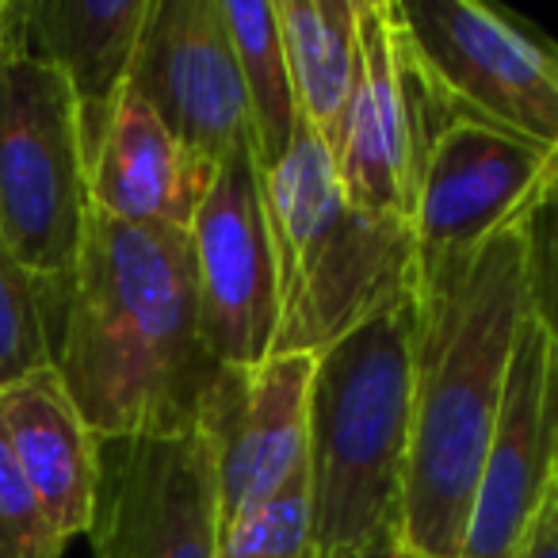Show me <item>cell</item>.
<instances>
[{"label":"cell","mask_w":558,"mask_h":558,"mask_svg":"<svg viewBox=\"0 0 558 558\" xmlns=\"http://www.w3.org/2000/svg\"><path fill=\"white\" fill-rule=\"evenodd\" d=\"M199 299V337L222 367H253L276 356L279 279L271 248L264 172L253 146L230 154L187 226Z\"/></svg>","instance_id":"9c48e42d"},{"label":"cell","mask_w":558,"mask_h":558,"mask_svg":"<svg viewBox=\"0 0 558 558\" xmlns=\"http://www.w3.org/2000/svg\"><path fill=\"white\" fill-rule=\"evenodd\" d=\"M448 116L413 54L398 0H360V73L329 146L344 199L364 215L410 222L421 165Z\"/></svg>","instance_id":"8992f818"},{"label":"cell","mask_w":558,"mask_h":558,"mask_svg":"<svg viewBox=\"0 0 558 558\" xmlns=\"http://www.w3.org/2000/svg\"><path fill=\"white\" fill-rule=\"evenodd\" d=\"M93 222L88 149L65 77L9 47L0 62V241L62 318Z\"/></svg>","instance_id":"5b68a950"},{"label":"cell","mask_w":558,"mask_h":558,"mask_svg":"<svg viewBox=\"0 0 558 558\" xmlns=\"http://www.w3.org/2000/svg\"><path fill=\"white\" fill-rule=\"evenodd\" d=\"M314 356L276 352L253 367H218L195 413L210 459L218 524L264 505L306 471V398Z\"/></svg>","instance_id":"30bf717a"},{"label":"cell","mask_w":558,"mask_h":558,"mask_svg":"<svg viewBox=\"0 0 558 558\" xmlns=\"http://www.w3.org/2000/svg\"><path fill=\"white\" fill-rule=\"evenodd\" d=\"M96 558H218L215 474L199 433L104 444Z\"/></svg>","instance_id":"4fadbf2b"},{"label":"cell","mask_w":558,"mask_h":558,"mask_svg":"<svg viewBox=\"0 0 558 558\" xmlns=\"http://www.w3.org/2000/svg\"><path fill=\"white\" fill-rule=\"evenodd\" d=\"M149 12L154 0H9L12 47L65 77L88 157L131 88Z\"/></svg>","instance_id":"5bb4252c"},{"label":"cell","mask_w":558,"mask_h":558,"mask_svg":"<svg viewBox=\"0 0 558 558\" xmlns=\"http://www.w3.org/2000/svg\"><path fill=\"white\" fill-rule=\"evenodd\" d=\"M58 311L0 241V390L54 367Z\"/></svg>","instance_id":"d6986e66"},{"label":"cell","mask_w":558,"mask_h":558,"mask_svg":"<svg viewBox=\"0 0 558 558\" xmlns=\"http://www.w3.org/2000/svg\"><path fill=\"white\" fill-rule=\"evenodd\" d=\"M417 279L314 356L306 482L314 558H337L398 527L413 428Z\"/></svg>","instance_id":"3957f363"},{"label":"cell","mask_w":558,"mask_h":558,"mask_svg":"<svg viewBox=\"0 0 558 558\" xmlns=\"http://www.w3.org/2000/svg\"><path fill=\"white\" fill-rule=\"evenodd\" d=\"M558 494V349L527 311L474 489L463 558H517Z\"/></svg>","instance_id":"8fae6325"},{"label":"cell","mask_w":558,"mask_h":558,"mask_svg":"<svg viewBox=\"0 0 558 558\" xmlns=\"http://www.w3.org/2000/svg\"><path fill=\"white\" fill-rule=\"evenodd\" d=\"M222 20L238 50L248 126H253V154L260 169H268L288 154L303 131L276 0H222Z\"/></svg>","instance_id":"ac0fdd59"},{"label":"cell","mask_w":558,"mask_h":558,"mask_svg":"<svg viewBox=\"0 0 558 558\" xmlns=\"http://www.w3.org/2000/svg\"><path fill=\"white\" fill-rule=\"evenodd\" d=\"M0 558H65L0 428Z\"/></svg>","instance_id":"44dd1931"},{"label":"cell","mask_w":558,"mask_h":558,"mask_svg":"<svg viewBox=\"0 0 558 558\" xmlns=\"http://www.w3.org/2000/svg\"><path fill=\"white\" fill-rule=\"evenodd\" d=\"M527 311L558 349V184L524 222Z\"/></svg>","instance_id":"7402d4cb"},{"label":"cell","mask_w":558,"mask_h":558,"mask_svg":"<svg viewBox=\"0 0 558 558\" xmlns=\"http://www.w3.org/2000/svg\"><path fill=\"white\" fill-rule=\"evenodd\" d=\"M131 88L199 161L222 165L253 146L222 0H154Z\"/></svg>","instance_id":"7c38bea8"},{"label":"cell","mask_w":558,"mask_h":558,"mask_svg":"<svg viewBox=\"0 0 558 558\" xmlns=\"http://www.w3.org/2000/svg\"><path fill=\"white\" fill-rule=\"evenodd\" d=\"M524 318V226L474 253L417 268L413 428L398 517L402 547L413 558H463Z\"/></svg>","instance_id":"7a4b0ae2"},{"label":"cell","mask_w":558,"mask_h":558,"mask_svg":"<svg viewBox=\"0 0 558 558\" xmlns=\"http://www.w3.org/2000/svg\"><path fill=\"white\" fill-rule=\"evenodd\" d=\"M218 558H314V509L306 471L264 505L218 524Z\"/></svg>","instance_id":"ffe728a7"},{"label":"cell","mask_w":558,"mask_h":558,"mask_svg":"<svg viewBox=\"0 0 558 558\" xmlns=\"http://www.w3.org/2000/svg\"><path fill=\"white\" fill-rule=\"evenodd\" d=\"M398 16L451 111L558 149V43L486 0H398Z\"/></svg>","instance_id":"52a82bcc"},{"label":"cell","mask_w":558,"mask_h":558,"mask_svg":"<svg viewBox=\"0 0 558 558\" xmlns=\"http://www.w3.org/2000/svg\"><path fill=\"white\" fill-rule=\"evenodd\" d=\"M0 428L58 543L88 535L104 482V444L54 367L0 390Z\"/></svg>","instance_id":"9a60e30c"},{"label":"cell","mask_w":558,"mask_h":558,"mask_svg":"<svg viewBox=\"0 0 558 558\" xmlns=\"http://www.w3.org/2000/svg\"><path fill=\"white\" fill-rule=\"evenodd\" d=\"M12 47V20H9V0H0V62Z\"/></svg>","instance_id":"d4e9b609"},{"label":"cell","mask_w":558,"mask_h":558,"mask_svg":"<svg viewBox=\"0 0 558 558\" xmlns=\"http://www.w3.org/2000/svg\"><path fill=\"white\" fill-rule=\"evenodd\" d=\"M260 172L279 279L276 352L318 356L417 279L410 222L352 207L333 154L306 126Z\"/></svg>","instance_id":"277c9868"},{"label":"cell","mask_w":558,"mask_h":558,"mask_svg":"<svg viewBox=\"0 0 558 558\" xmlns=\"http://www.w3.org/2000/svg\"><path fill=\"white\" fill-rule=\"evenodd\" d=\"M337 558H402V527H387V532H379L372 543H364V547L349 550V555H337Z\"/></svg>","instance_id":"cb8c5ba5"},{"label":"cell","mask_w":558,"mask_h":558,"mask_svg":"<svg viewBox=\"0 0 558 558\" xmlns=\"http://www.w3.org/2000/svg\"><path fill=\"white\" fill-rule=\"evenodd\" d=\"M402 558H413V555H410V550H405V547H402Z\"/></svg>","instance_id":"484cf974"},{"label":"cell","mask_w":558,"mask_h":558,"mask_svg":"<svg viewBox=\"0 0 558 558\" xmlns=\"http://www.w3.org/2000/svg\"><path fill=\"white\" fill-rule=\"evenodd\" d=\"M218 165L199 161L134 88L88 157L93 210L126 226L187 233Z\"/></svg>","instance_id":"2e32d148"},{"label":"cell","mask_w":558,"mask_h":558,"mask_svg":"<svg viewBox=\"0 0 558 558\" xmlns=\"http://www.w3.org/2000/svg\"><path fill=\"white\" fill-rule=\"evenodd\" d=\"M558 184V149L451 111L421 165L410 207L417 268L501 238Z\"/></svg>","instance_id":"ba28073f"},{"label":"cell","mask_w":558,"mask_h":558,"mask_svg":"<svg viewBox=\"0 0 558 558\" xmlns=\"http://www.w3.org/2000/svg\"><path fill=\"white\" fill-rule=\"evenodd\" d=\"M306 131L333 146L360 73V0H276Z\"/></svg>","instance_id":"e0dca14e"},{"label":"cell","mask_w":558,"mask_h":558,"mask_svg":"<svg viewBox=\"0 0 558 558\" xmlns=\"http://www.w3.org/2000/svg\"><path fill=\"white\" fill-rule=\"evenodd\" d=\"M222 364L199 337L187 233L93 210L54 341V372L100 444L195 433Z\"/></svg>","instance_id":"6da1fadb"},{"label":"cell","mask_w":558,"mask_h":558,"mask_svg":"<svg viewBox=\"0 0 558 558\" xmlns=\"http://www.w3.org/2000/svg\"><path fill=\"white\" fill-rule=\"evenodd\" d=\"M517 558H558V494L550 497L543 517L535 520L532 535H527V543L520 547Z\"/></svg>","instance_id":"603a6c76"}]
</instances>
